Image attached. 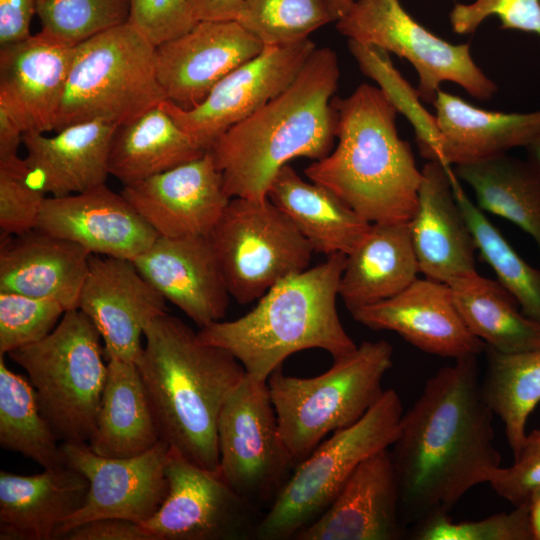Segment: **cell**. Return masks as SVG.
Masks as SVG:
<instances>
[{
  "label": "cell",
  "mask_w": 540,
  "mask_h": 540,
  "mask_svg": "<svg viewBox=\"0 0 540 540\" xmlns=\"http://www.w3.org/2000/svg\"><path fill=\"white\" fill-rule=\"evenodd\" d=\"M494 414L481 393L477 356L455 360L430 377L403 413L392 458L403 523L448 514L501 466Z\"/></svg>",
  "instance_id": "1"
},
{
  "label": "cell",
  "mask_w": 540,
  "mask_h": 540,
  "mask_svg": "<svg viewBox=\"0 0 540 540\" xmlns=\"http://www.w3.org/2000/svg\"><path fill=\"white\" fill-rule=\"evenodd\" d=\"M339 77L336 53L316 48L282 93L218 139L209 152L230 198L266 199L275 175L290 160L329 155L336 139L332 99Z\"/></svg>",
  "instance_id": "2"
},
{
  "label": "cell",
  "mask_w": 540,
  "mask_h": 540,
  "mask_svg": "<svg viewBox=\"0 0 540 540\" xmlns=\"http://www.w3.org/2000/svg\"><path fill=\"white\" fill-rule=\"evenodd\" d=\"M144 339L136 364L160 439L190 462L217 470L219 414L244 367L168 313L147 325Z\"/></svg>",
  "instance_id": "3"
},
{
  "label": "cell",
  "mask_w": 540,
  "mask_h": 540,
  "mask_svg": "<svg viewBox=\"0 0 540 540\" xmlns=\"http://www.w3.org/2000/svg\"><path fill=\"white\" fill-rule=\"evenodd\" d=\"M337 146L305 168L369 223H406L417 208L422 172L396 127L398 110L379 87L361 84L333 97Z\"/></svg>",
  "instance_id": "4"
},
{
  "label": "cell",
  "mask_w": 540,
  "mask_h": 540,
  "mask_svg": "<svg viewBox=\"0 0 540 540\" xmlns=\"http://www.w3.org/2000/svg\"><path fill=\"white\" fill-rule=\"evenodd\" d=\"M346 254L291 275L270 288L245 315L200 328L201 341L229 351L246 374L267 381L292 354L321 349L333 359L357 345L345 331L336 307Z\"/></svg>",
  "instance_id": "5"
},
{
  "label": "cell",
  "mask_w": 540,
  "mask_h": 540,
  "mask_svg": "<svg viewBox=\"0 0 540 540\" xmlns=\"http://www.w3.org/2000/svg\"><path fill=\"white\" fill-rule=\"evenodd\" d=\"M392 365V345L377 340L363 341L313 377L286 375L282 367L271 373L267 386L280 435L296 465L328 434L366 414L382 396V380Z\"/></svg>",
  "instance_id": "6"
},
{
  "label": "cell",
  "mask_w": 540,
  "mask_h": 540,
  "mask_svg": "<svg viewBox=\"0 0 540 540\" xmlns=\"http://www.w3.org/2000/svg\"><path fill=\"white\" fill-rule=\"evenodd\" d=\"M164 100L155 46L127 22L75 46L54 131L91 120L124 125Z\"/></svg>",
  "instance_id": "7"
},
{
  "label": "cell",
  "mask_w": 540,
  "mask_h": 540,
  "mask_svg": "<svg viewBox=\"0 0 540 540\" xmlns=\"http://www.w3.org/2000/svg\"><path fill=\"white\" fill-rule=\"evenodd\" d=\"M101 335L80 309L66 311L44 339L8 356L27 373L40 410L62 443H88L107 377Z\"/></svg>",
  "instance_id": "8"
},
{
  "label": "cell",
  "mask_w": 540,
  "mask_h": 540,
  "mask_svg": "<svg viewBox=\"0 0 540 540\" xmlns=\"http://www.w3.org/2000/svg\"><path fill=\"white\" fill-rule=\"evenodd\" d=\"M402 415L398 393L387 389L360 420L323 440L295 466L264 513L256 539H294L327 509L364 460L393 445Z\"/></svg>",
  "instance_id": "9"
},
{
  "label": "cell",
  "mask_w": 540,
  "mask_h": 540,
  "mask_svg": "<svg viewBox=\"0 0 540 540\" xmlns=\"http://www.w3.org/2000/svg\"><path fill=\"white\" fill-rule=\"evenodd\" d=\"M209 237L227 290L241 305L308 269L314 252L268 198H231Z\"/></svg>",
  "instance_id": "10"
},
{
  "label": "cell",
  "mask_w": 540,
  "mask_h": 540,
  "mask_svg": "<svg viewBox=\"0 0 540 540\" xmlns=\"http://www.w3.org/2000/svg\"><path fill=\"white\" fill-rule=\"evenodd\" d=\"M349 41L377 47L408 60L416 70L421 100L435 101L443 82L459 85L478 100H489L496 84L475 63L469 44H453L427 30L399 0H355L337 20Z\"/></svg>",
  "instance_id": "11"
},
{
  "label": "cell",
  "mask_w": 540,
  "mask_h": 540,
  "mask_svg": "<svg viewBox=\"0 0 540 540\" xmlns=\"http://www.w3.org/2000/svg\"><path fill=\"white\" fill-rule=\"evenodd\" d=\"M218 470L259 510L269 509L296 464L279 431L267 381L248 374L226 398L217 423Z\"/></svg>",
  "instance_id": "12"
},
{
  "label": "cell",
  "mask_w": 540,
  "mask_h": 540,
  "mask_svg": "<svg viewBox=\"0 0 540 540\" xmlns=\"http://www.w3.org/2000/svg\"><path fill=\"white\" fill-rule=\"evenodd\" d=\"M167 496L141 524L151 540L256 539L264 512L240 496L219 470L198 466L170 447Z\"/></svg>",
  "instance_id": "13"
},
{
  "label": "cell",
  "mask_w": 540,
  "mask_h": 540,
  "mask_svg": "<svg viewBox=\"0 0 540 540\" xmlns=\"http://www.w3.org/2000/svg\"><path fill=\"white\" fill-rule=\"evenodd\" d=\"M61 447L66 465L80 472L89 488L84 504L58 527L55 539L102 518L143 524L167 496L170 446L162 440L139 455L122 458L100 456L88 443H62Z\"/></svg>",
  "instance_id": "14"
},
{
  "label": "cell",
  "mask_w": 540,
  "mask_h": 540,
  "mask_svg": "<svg viewBox=\"0 0 540 540\" xmlns=\"http://www.w3.org/2000/svg\"><path fill=\"white\" fill-rule=\"evenodd\" d=\"M317 48L309 38L265 46L253 59L226 75L196 107L185 110L169 100L160 107L205 151L231 127L282 93Z\"/></svg>",
  "instance_id": "15"
},
{
  "label": "cell",
  "mask_w": 540,
  "mask_h": 540,
  "mask_svg": "<svg viewBox=\"0 0 540 540\" xmlns=\"http://www.w3.org/2000/svg\"><path fill=\"white\" fill-rule=\"evenodd\" d=\"M78 309L99 331L108 360L137 362L147 325L167 313L166 299L133 261L90 255Z\"/></svg>",
  "instance_id": "16"
},
{
  "label": "cell",
  "mask_w": 540,
  "mask_h": 540,
  "mask_svg": "<svg viewBox=\"0 0 540 540\" xmlns=\"http://www.w3.org/2000/svg\"><path fill=\"white\" fill-rule=\"evenodd\" d=\"M264 48L235 20L199 21L185 34L155 46L158 81L167 100L189 110Z\"/></svg>",
  "instance_id": "17"
},
{
  "label": "cell",
  "mask_w": 540,
  "mask_h": 540,
  "mask_svg": "<svg viewBox=\"0 0 540 540\" xmlns=\"http://www.w3.org/2000/svg\"><path fill=\"white\" fill-rule=\"evenodd\" d=\"M121 194L159 236H209L230 197L212 154L125 185Z\"/></svg>",
  "instance_id": "18"
},
{
  "label": "cell",
  "mask_w": 540,
  "mask_h": 540,
  "mask_svg": "<svg viewBox=\"0 0 540 540\" xmlns=\"http://www.w3.org/2000/svg\"><path fill=\"white\" fill-rule=\"evenodd\" d=\"M91 254L133 261L159 234L120 193L102 184L43 202L36 228Z\"/></svg>",
  "instance_id": "19"
},
{
  "label": "cell",
  "mask_w": 540,
  "mask_h": 540,
  "mask_svg": "<svg viewBox=\"0 0 540 540\" xmlns=\"http://www.w3.org/2000/svg\"><path fill=\"white\" fill-rule=\"evenodd\" d=\"M350 313L365 327L393 331L428 354L457 360L486 348L465 325L450 286L436 280L417 278L399 294Z\"/></svg>",
  "instance_id": "20"
},
{
  "label": "cell",
  "mask_w": 540,
  "mask_h": 540,
  "mask_svg": "<svg viewBox=\"0 0 540 540\" xmlns=\"http://www.w3.org/2000/svg\"><path fill=\"white\" fill-rule=\"evenodd\" d=\"M75 46L43 31L0 48V106L24 134L54 131Z\"/></svg>",
  "instance_id": "21"
},
{
  "label": "cell",
  "mask_w": 540,
  "mask_h": 540,
  "mask_svg": "<svg viewBox=\"0 0 540 540\" xmlns=\"http://www.w3.org/2000/svg\"><path fill=\"white\" fill-rule=\"evenodd\" d=\"M133 263L199 328L224 319L231 296L209 236H159Z\"/></svg>",
  "instance_id": "22"
},
{
  "label": "cell",
  "mask_w": 540,
  "mask_h": 540,
  "mask_svg": "<svg viewBox=\"0 0 540 540\" xmlns=\"http://www.w3.org/2000/svg\"><path fill=\"white\" fill-rule=\"evenodd\" d=\"M399 486L384 449L364 460L327 509L295 540H398L405 534Z\"/></svg>",
  "instance_id": "23"
},
{
  "label": "cell",
  "mask_w": 540,
  "mask_h": 540,
  "mask_svg": "<svg viewBox=\"0 0 540 540\" xmlns=\"http://www.w3.org/2000/svg\"><path fill=\"white\" fill-rule=\"evenodd\" d=\"M451 171L436 161L423 166L417 208L408 222L420 273L446 284L476 270L474 239L454 196Z\"/></svg>",
  "instance_id": "24"
},
{
  "label": "cell",
  "mask_w": 540,
  "mask_h": 540,
  "mask_svg": "<svg viewBox=\"0 0 540 540\" xmlns=\"http://www.w3.org/2000/svg\"><path fill=\"white\" fill-rule=\"evenodd\" d=\"M91 253L77 243L34 229L1 236L0 291L54 300L78 309Z\"/></svg>",
  "instance_id": "25"
},
{
  "label": "cell",
  "mask_w": 540,
  "mask_h": 540,
  "mask_svg": "<svg viewBox=\"0 0 540 540\" xmlns=\"http://www.w3.org/2000/svg\"><path fill=\"white\" fill-rule=\"evenodd\" d=\"M117 126L104 120H91L67 126L52 137L25 133L22 144L31 181L53 197L81 193L105 184L110 175V144Z\"/></svg>",
  "instance_id": "26"
},
{
  "label": "cell",
  "mask_w": 540,
  "mask_h": 540,
  "mask_svg": "<svg viewBox=\"0 0 540 540\" xmlns=\"http://www.w3.org/2000/svg\"><path fill=\"white\" fill-rule=\"evenodd\" d=\"M436 162L444 167L472 163L525 147L540 130V110H484L438 90L435 101Z\"/></svg>",
  "instance_id": "27"
},
{
  "label": "cell",
  "mask_w": 540,
  "mask_h": 540,
  "mask_svg": "<svg viewBox=\"0 0 540 540\" xmlns=\"http://www.w3.org/2000/svg\"><path fill=\"white\" fill-rule=\"evenodd\" d=\"M88 480L65 465L34 475L0 471V539L53 540L84 504Z\"/></svg>",
  "instance_id": "28"
},
{
  "label": "cell",
  "mask_w": 540,
  "mask_h": 540,
  "mask_svg": "<svg viewBox=\"0 0 540 540\" xmlns=\"http://www.w3.org/2000/svg\"><path fill=\"white\" fill-rule=\"evenodd\" d=\"M418 273L408 222L372 223L346 256L339 296L351 312L399 294Z\"/></svg>",
  "instance_id": "29"
},
{
  "label": "cell",
  "mask_w": 540,
  "mask_h": 540,
  "mask_svg": "<svg viewBox=\"0 0 540 540\" xmlns=\"http://www.w3.org/2000/svg\"><path fill=\"white\" fill-rule=\"evenodd\" d=\"M267 198L293 222L314 252L348 255L371 224L328 188L302 179L286 164L275 175Z\"/></svg>",
  "instance_id": "30"
},
{
  "label": "cell",
  "mask_w": 540,
  "mask_h": 540,
  "mask_svg": "<svg viewBox=\"0 0 540 540\" xmlns=\"http://www.w3.org/2000/svg\"><path fill=\"white\" fill-rule=\"evenodd\" d=\"M160 439L146 390L135 362L111 359L95 430L88 445L104 457H132Z\"/></svg>",
  "instance_id": "31"
},
{
  "label": "cell",
  "mask_w": 540,
  "mask_h": 540,
  "mask_svg": "<svg viewBox=\"0 0 540 540\" xmlns=\"http://www.w3.org/2000/svg\"><path fill=\"white\" fill-rule=\"evenodd\" d=\"M203 150L160 107L117 126L110 144L109 174L124 186L197 159Z\"/></svg>",
  "instance_id": "32"
},
{
  "label": "cell",
  "mask_w": 540,
  "mask_h": 540,
  "mask_svg": "<svg viewBox=\"0 0 540 540\" xmlns=\"http://www.w3.org/2000/svg\"><path fill=\"white\" fill-rule=\"evenodd\" d=\"M448 285L465 325L486 346L506 353L540 349V323L519 311L515 298L497 280L474 270Z\"/></svg>",
  "instance_id": "33"
},
{
  "label": "cell",
  "mask_w": 540,
  "mask_h": 540,
  "mask_svg": "<svg viewBox=\"0 0 540 540\" xmlns=\"http://www.w3.org/2000/svg\"><path fill=\"white\" fill-rule=\"evenodd\" d=\"M454 171L472 188L483 212L517 225L540 252V179L527 161L503 154L458 165Z\"/></svg>",
  "instance_id": "34"
},
{
  "label": "cell",
  "mask_w": 540,
  "mask_h": 540,
  "mask_svg": "<svg viewBox=\"0 0 540 540\" xmlns=\"http://www.w3.org/2000/svg\"><path fill=\"white\" fill-rule=\"evenodd\" d=\"M485 352L481 393L503 423L515 459L527 436L528 418L540 402V349L506 353L486 346Z\"/></svg>",
  "instance_id": "35"
},
{
  "label": "cell",
  "mask_w": 540,
  "mask_h": 540,
  "mask_svg": "<svg viewBox=\"0 0 540 540\" xmlns=\"http://www.w3.org/2000/svg\"><path fill=\"white\" fill-rule=\"evenodd\" d=\"M43 416L31 382L10 370L0 355V445L44 469L66 465L61 445Z\"/></svg>",
  "instance_id": "36"
},
{
  "label": "cell",
  "mask_w": 540,
  "mask_h": 540,
  "mask_svg": "<svg viewBox=\"0 0 540 540\" xmlns=\"http://www.w3.org/2000/svg\"><path fill=\"white\" fill-rule=\"evenodd\" d=\"M450 179L454 196L481 259L492 268L497 281L515 298L522 313L540 323V269L528 264L470 200L454 170Z\"/></svg>",
  "instance_id": "37"
},
{
  "label": "cell",
  "mask_w": 540,
  "mask_h": 540,
  "mask_svg": "<svg viewBox=\"0 0 540 540\" xmlns=\"http://www.w3.org/2000/svg\"><path fill=\"white\" fill-rule=\"evenodd\" d=\"M264 46L287 45L333 21L326 0H245L235 19Z\"/></svg>",
  "instance_id": "38"
},
{
  "label": "cell",
  "mask_w": 540,
  "mask_h": 540,
  "mask_svg": "<svg viewBox=\"0 0 540 540\" xmlns=\"http://www.w3.org/2000/svg\"><path fill=\"white\" fill-rule=\"evenodd\" d=\"M130 0H37L41 31L77 45L129 20Z\"/></svg>",
  "instance_id": "39"
},
{
  "label": "cell",
  "mask_w": 540,
  "mask_h": 540,
  "mask_svg": "<svg viewBox=\"0 0 540 540\" xmlns=\"http://www.w3.org/2000/svg\"><path fill=\"white\" fill-rule=\"evenodd\" d=\"M348 47L361 71L377 82L398 112L404 113L412 122L421 156L428 161H435L437 136L435 117L429 115L419 105L417 91L414 92L394 68L388 53L377 47L349 40Z\"/></svg>",
  "instance_id": "40"
},
{
  "label": "cell",
  "mask_w": 540,
  "mask_h": 540,
  "mask_svg": "<svg viewBox=\"0 0 540 540\" xmlns=\"http://www.w3.org/2000/svg\"><path fill=\"white\" fill-rule=\"evenodd\" d=\"M65 312L54 300L0 291V355L44 339Z\"/></svg>",
  "instance_id": "41"
},
{
  "label": "cell",
  "mask_w": 540,
  "mask_h": 540,
  "mask_svg": "<svg viewBox=\"0 0 540 540\" xmlns=\"http://www.w3.org/2000/svg\"><path fill=\"white\" fill-rule=\"evenodd\" d=\"M416 540H533L528 502L482 520L454 522L439 514L414 525Z\"/></svg>",
  "instance_id": "42"
},
{
  "label": "cell",
  "mask_w": 540,
  "mask_h": 540,
  "mask_svg": "<svg viewBox=\"0 0 540 540\" xmlns=\"http://www.w3.org/2000/svg\"><path fill=\"white\" fill-rule=\"evenodd\" d=\"M46 197L31 181L24 159L0 161L1 236L34 230Z\"/></svg>",
  "instance_id": "43"
},
{
  "label": "cell",
  "mask_w": 540,
  "mask_h": 540,
  "mask_svg": "<svg viewBox=\"0 0 540 540\" xmlns=\"http://www.w3.org/2000/svg\"><path fill=\"white\" fill-rule=\"evenodd\" d=\"M499 18L502 29L536 34L540 40V0H475L456 3L449 14L452 30L472 34L489 16Z\"/></svg>",
  "instance_id": "44"
},
{
  "label": "cell",
  "mask_w": 540,
  "mask_h": 540,
  "mask_svg": "<svg viewBox=\"0 0 540 540\" xmlns=\"http://www.w3.org/2000/svg\"><path fill=\"white\" fill-rule=\"evenodd\" d=\"M128 23L158 46L185 34L198 22L190 0H130Z\"/></svg>",
  "instance_id": "45"
},
{
  "label": "cell",
  "mask_w": 540,
  "mask_h": 540,
  "mask_svg": "<svg viewBox=\"0 0 540 540\" xmlns=\"http://www.w3.org/2000/svg\"><path fill=\"white\" fill-rule=\"evenodd\" d=\"M488 483L498 496L514 507L528 502L532 491L540 487V429L527 434L514 463L496 469Z\"/></svg>",
  "instance_id": "46"
},
{
  "label": "cell",
  "mask_w": 540,
  "mask_h": 540,
  "mask_svg": "<svg viewBox=\"0 0 540 540\" xmlns=\"http://www.w3.org/2000/svg\"><path fill=\"white\" fill-rule=\"evenodd\" d=\"M66 540H151L141 524L120 518L84 523L63 536Z\"/></svg>",
  "instance_id": "47"
},
{
  "label": "cell",
  "mask_w": 540,
  "mask_h": 540,
  "mask_svg": "<svg viewBox=\"0 0 540 540\" xmlns=\"http://www.w3.org/2000/svg\"><path fill=\"white\" fill-rule=\"evenodd\" d=\"M37 0H0V47L27 39Z\"/></svg>",
  "instance_id": "48"
},
{
  "label": "cell",
  "mask_w": 540,
  "mask_h": 540,
  "mask_svg": "<svg viewBox=\"0 0 540 540\" xmlns=\"http://www.w3.org/2000/svg\"><path fill=\"white\" fill-rule=\"evenodd\" d=\"M245 0H190L193 16L199 21L235 20Z\"/></svg>",
  "instance_id": "49"
},
{
  "label": "cell",
  "mask_w": 540,
  "mask_h": 540,
  "mask_svg": "<svg viewBox=\"0 0 540 540\" xmlns=\"http://www.w3.org/2000/svg\"><path fill=\"white\" fill-rule=\"evenodd\" d=\"M24 132L11 115L0 106V161L15 159L23 143Z\"/></svg>",
  "instance_id": "50"
},
{
  "label": "cell",
  "mask_w": 540,
  "mask_h": 540,
  "mask_svg": "<svg viewBox=\"0 0 540 540\" xmlns=\"http://www.w3.org/2000/svg\"><path fill=\"white\" fill-rule=\"evenodd\" d=\"M528 505L533 540H540V487L532 491Z\"/></svg>",
  "instance_id": "51"
},
{
  "label": "cell",
  "mask_w": 540,
  "mask_h": 540,
  "mask_svg": "<svg viewBox=\"0 0 540 540\" xmlns=\"http://www.w3.org/2000/svg\"><path fill=\"white\" fill-rule=\"evenodd\" d=\"M527 163L540 179V130L525 146Z\"/></svg>",
  "instance_id": "52"
},
{
  "label": "cell",
  "mask_w": 540,
  "mask_h": 540,
  "mask_svg": "<svg viewBox=\"0 0 540 540\" xmlns=\"http://www.w3.org/2000/svg\"><path fill=\"white\" fill-rule=\"evenodd\" d=\"M331 12L333 21L341 18L355 0H326Z\"/></svg>",
  "instance_id": "53"
}]
</instances>
